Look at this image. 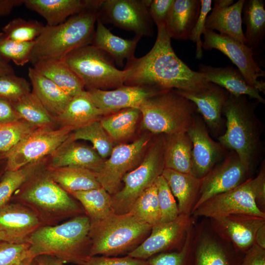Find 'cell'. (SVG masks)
<instances>
[{"label":"cell","mask_w":265,"mask_h":265,"mask_svg":"<svg viewBox=\"0 0 265 265\" xmlns=\"http://www.w3.org/2000/svg\"><path fill=\"white\" fill-rule=\"evenodd\" d=\"M157 28V38L151 50L142 57L127 60L124 85L160 91L190 90L208 82L204 74L192 70L178 57L165 26Z\"/></svg>","instance_id":"6da1fadb"},{"label":"cell","mask_w":265,"mask_h":265,"mask_svg":"<svg viewBox=\"0 0 265 265\" xmlns=\"http://www.w3.org/2000/svg\"><path fill=\"white\" fill-rule=\"evenodd\" d=\"M259 103L255 100L249 101L245 95L230 94L222 111L225 132L217 138L224 148L236 153L251 172L260 160L262 152L263 127L255 113Z\"/></svg>","instance_id":"7a4b0ae2"},{"label":"cell","mask_w":265,"mask_h":265,"mask_svg":"<svg viewBox=\"0 0 265 265\" xmlns=\"http://www.w3.org/2000/svg\"><path fill=\"white\" fill-rule=\"evenodd\" d=\"M90 227V220L85 214L55 225L40 227L27 241L31 258L49 255L64 264L85 265L92 246Z\"/></svg>","instance_id":"3957f363"},{"label":"cell","mask_w":265,"mask_h":265,"mask_svg":"<svg viewBox=\"0 0 265 265\" xmlns=\"http://www.w3.org/2000/svg\"><path fill=\"white\" fill-rule=\"evenodd\" d=\"M101 2L96 0L92 6L58 25L44 26L34 40L30 62L34 65L43 61L61 59L72 51L91 44Z\"/></svg>","instance_id":"277c9868"},{"label":"cell","mask_w":265,"mask_h":265,"mask_svg":"<svg viewBox=\"0 0 265 265\" xmlns=\"http://www.w3.org/2000/svg\"><path fill=\"white\" fill-rule=\"evenodd\" d=\"M13 196L16 202L36 214L42 226L55 225L85 214L80 204L53 181L47 170L36 173Z\"/></svg>","instance_id":"5b68a950"},{"label":"cell","mask_w":265,"mask_h":265,"mask_svg":"<svg viewBox=\"0 0 265 265\" xmlns=\"http://www.w3.org/2000/svg\"><path fill=\"white\" fill-rule=\"evenodd\" d=\"M152 227L129 212L121 214L113 212L100 220L90 223V256L128 255L148 237Z\"/></svg>","instance_id":"8992f818"},{"label":"cell","mask_w":265,"mask_h":265,"mask_svg":"<svg viewBox=\"0 0 265 265\" xmlns=\"http://www.w3.org/2000/svg\"><path fill=\"white\" fill-rule=\"evenodd\" d=\"M139 109L143 128L156 135L186 132L198 113L192 102L174 89L151 97Z\"/></svg>","instance_id":"52a82bcc"},{"label":"cell","mask_w":265,"mask_h":265,"mask_svg":"<svg viewBox=\"0 0 265 265\" xmlns=\"http://www.w3.org/2000/svg\"><path fill=\"white\" fill-rule=\"evenodd\" d=\"M108 55L88 44L72 51L62 59L88 90H108L124 85L126 72L118 69Z\"/></svg>","instance_id":"ba28073f"},{"label":"cell","mask_w":265,"mask_h":265,"mask_svg":"<svg viewBox=\"0 0 265 265\" xmlns=\"http://www.w3.org/2000/svg\"><path fill=\"white\" fill-rule=\"evenodd\" d=\"M149 146L140 163L122 178L123 187L112 196L113 212H128L140 194L152 185L165 168L163 134H159Z\"/></svg>","instance_id":"9c48e42d"},{"label":"cell","mask_w":265,"mask_h":265,"mask_svg":"<svg viewBox=\"0 0 265 265\" xmlns=\"http://www.w3.org/2000/svg\"><path fill=\"white\" fill-rule=\"evenodd\" d=\"M72 132L66 127L36 130L6 153V171L18 170L51 155L65 142Z\"/></svg>","instance_id":"30bf717a"},{"label":"cell","mask_w":265,"mask_h":265,"mask_svg":"<svg viewBox=\"0 0 265 265\" xmlns=\"http://www.w3.org/2000/svg\"><path fill=\"white\" fill-rule=\"evenodd\" d=\"M152 0H101L98 9L102 23L112 24L136 36L152 37L153 22L149 12Z\"/></svg>","instance_id":"8fae6325"},{"label":"cell","mask_w":265,"mask_h":265,"mask_svg":"<svg viewBox=\"0 0 265 265\" xmlns=\"http://www.w3.org/2000/svg\"><path fill=\"white\" fill-rule=\"evenodd\" d=\"M150 139V136L143 135L131 143L119 144L113 147L101 170L96 173L101 186L111 195L121 189L124 176L141 161Z\"/></svg>","instance_id":"7c38bea8"},{"label":"cell","mask_w":265,"mask_h":265,"mask_svg":"<svg viewBox=\"0 0 265 265\" xmlns=\"http://www.w3.org/2000/svg\"><path fill=\"white\" fill-rule=\"evenodd\" d=\"M245 214L265 218L257 206L253 192L252 178L228 191L214 195L203 203L191 214L211 219L231 214Z\"/></svg>","instance_id":"4fadbf2b"},{"label":"cell","mask_w":265,"mask_h":265,"mask_svg":"<svg viewBox=\"0 0 265 265\" xmlns=\"http://www.w3.org/2000/svg\"><path fill=\"white\" fill-rule=\"evenodd\" d=\"M202 49L217 50L227 56L237 66L247 83L260 92L265 93V83L258 79L265 77V72L254 59L252 51L244 44L228 36L206 29Z\"/></svg>","instance_id":"5bb4252c"},{"label":"cell","mask_w":265,"mask_h":265,"mask_svg":"<svg viewBox=\"0 0 265 265\" xmlns=\"http://www.w3.org/2000/svg\"><path fill=\"white\" fill-rule=\"evenodd\" d=\"M190 215L180 214L174 220L152 226L148 237L127 255L147 260L157 254L180 249L192 226Z\"/></svg>","instance_id":"9a60e30c"},{"label":"cell","mask_w":265,"mask_h":265,"mask_svg":"<svg viewBox=\"0 0 265 265\" xmlns=\"http://www.w3.org/2000/svg\"><path fill=\"white\" fill-rule=\"evenodd\" d=\"M251 173L236 153L231 151L202 178L192 212L210 198L239 186L249 179Z\"/></svg>","instance_id":"2e32d148"},{"label":"cell","mask_w":265,"mask_h":265,"mask_svg":"<svg viewBox=\"0 0 265 265\" xmlns=\"http://www.w3.org/2000/svg\"><path fill=\"white\" fill-rule=\"evenodd\" d=\"M174 90L195 105L210 134L218 138L224 132L222 111L230 94L226 90L210 82L193 90Z\"/></svg>","instance_id":"e0dca14e"},{"label":"cell","mask_w":265,"mask_h":265,"mask_svg":"<svg viewBox=\"0 0 265 265\" xmlns=\"http://www.w3.org/2000/svg\"><path fill=\"white\" fill-rule=\"evenodd\" d=\"M197 113L186 132L192 146L191 174L202 179L225 157L226 148L212 138L202 117Z\"/></svg>","instance_id":"ac0fdd59"},{"label":"cell","mask_w":265,"mask_h":265,"mask_svg":"<svg viewBox=\"0 0 265 265\" xmlns=\"http://www.w3.org/2000/svg\"><path fill=\"white\" fill-rule=\"evenodd\" d=\"M211 219L215 232L244 254L255 243L257 231L265 224V218L245 214H231Z\"/></svg>","instance_id":"d6986e66"},{"label":"cell","mask_w":265,"mask_h":265,"mask_svg":"<svg viewBox=\"0 0 265 265\" xmlns=\"http://www.w3.org/2000/svg\"><path fill=\"white\" fill-rule=\"evenodd\" d=\"M161 91L149 87L126 85L113 90H87L103 116L127 108H139L145 101Z\"/></svg>","instance_id":"ffe728a7"},{"label":"cell","mask_w":265,"mask_h":265,"mask_svg":"<svg viewBox=\"0 0 265 265\" xmlns=\"http://www.w3.org/2000/svg\"><path fill=\"white\" fill-rule=\"evenodd\" d=\"M42 224L36 214L19 203H8L0 208V230L9 242L26 243Z\"/></svg>","instance_id":"44dd1931"},{"label":"cell","mask_w":265,"mask_h":265,"mask_svg":"<svg viewBox=\"0 0 265 265\" xmlns=\"http://www.w3.org/2000/svg\"><path fill=\"white\" fill-rule=\"evenodd\" d=\"M244 0H214L212 12L208 15L206 29L218 31L245 43L242 28V10Z\"/></svg>","instance_id":"7402d4cb"},{"label":"cell","mask_w":265,"mask_h":265,"mask_svg":"<svg viewBox=\"0 0 265 265\" xmlns=\"http://www.w3.org/2000/svg\"><path fill=\"white\" fill-rule=\"evenodd\" d=\"M105 160L93 147L67 139L51 155L48 168L76 167L98 173Z\"/></svg>","instance_id":"603a6c76"},{"label":"cell","mask_w":265,"mask_h":265,"mask_svg":"<svg viewBox=\"0 0 265 265\" xmlns=\"http://www.w3.org/2000/svg\"><path fill=\"white\" fill-rule=\"evenodd\" d=\"M198 72L204 74L209 82L215 84L234 95H245L265 104L260 92L249 85L237 68L231 65L224 67H213L200 64Z\"/></svg>","instance_id":"cb8c5ba5"},{"label":"cell","mask_w":265,"mask_h":265,"mask_svg":"<svg viewBox=\"0 0 265 265\" xmlns=\"http://www.w3.org/2000/svg\"><path fill=\"white\" fill-rule=\"evenodd\" d=\"M96 0H24L28 9L38 13L49 26H54L92 6Z\"/></svg>","instance_id":"d4e9b609"},{"label":"cell","mask_w":265,"mask_h":265,"mask_svg":"<svg viewBox=\"0 0 265 265\" xmlns=\"http://www.w3.org/2000/svg\"><path fill=\"white\" fill-rule=\"evenodd\" d=\"M200 9V0H174L165 24L171 39H189Z\"/></svg>","instance_id":"484cf974"},{"label":"cell","mask_w":265,"mask_h":265,"mask_svg":"<svg viewBox=\"0 0 265 265\" xmlns=\"http://www.w3.org/2000/svg\"><path fill=\"white\" fill-rule=\"evenodd\" d=\"M161 175L178 200L179 214L191 215L199 197L202 178L167 168L164 169Z\"/></svg>","instance_id":"4316f807"},{"label":"cell","mask_w":265,"mask_h":265,"mask_svg":"<svg viewBox=\"0 0 265 265\" xmlns=\"http://www.w3.org/2000/svg\"><path fill=\"white\" fill-rule=\"evenodd\" d=\"M28 76L32 92L49 112L56 118L64 110L73 97L34 67H29Z\"/></svg>","instance_id":"83f0119b"},{"label":"cell","mask_w":265,"mask_h":265,"mask_svg":"<svg viewBox=\"0 0 265 265\" xmlns=\"http://www.w3.org/2000/svg\"><path fill=\"white\" fill-rule=\"evenodd\" d=\"M242 22L246 26L244 44L259 55L265 49V9L263 0H244Z\"/></svg>","instance_id":"f1b7e54d"},{"label":"cell","mask_w":265,"mask_h":265,"mask_svg":"<svg viewBox=\"0 0 265 265\" xmlns=\"http://www.w3.org/2000/svg\"><path fill=\"white\" fill-rule=\"evenodd\" d=\"M140 38L135 35L133 39H125L116 36L98 19L91 44L111 56L118 66H123L125 60L134 57L135 50Z\"/></svg>","instance_id":"f546056e"},{"label":"cell","mask_w":265,"mask_h":265,"mask_svg":"<svg viewBox=\"0 0 265 265\" xmlns=\"http://www.w3.org/2000/svg\"><path fill=\"white\" fill-rule=\"evenodd\" d=\"M102 116L87 91L84 90L73 97L63 112L55 119L60 127H66L73 131L100 120Z\"/></svg>","instance_id":"4dcf8cb0"},{"label":"cell","mask_w":265,"mask_h":265,"mask_svg":"<svg viewBox=\"0 0 265 265\" xmlns=\"http://www.w3.org/2000/svg\"><path fill=\"white\" fill-rule=\"evenodd\" d=\"M163 135L165 168L192 174V146L187 132Z\"/></svg>","instance_id":"1f68e13d"},{"label":"cell","mask_w":265,"mask_h":265,"mask_svg":"<svg viewBox=\"0 0 265 265\" xmlns=\"http://www.w3.org/2000/svg\"><path fill=\"white\" fill-rule=\"evenodd\" d=\"M33 66L39 72L72 97L84 90L80 79L62 59L43 61Z\"/></svg>","instance_id":"d6a6232c"},{"label":"cell","mask_w":265,"mask_h":265,"mask_svg":"<svg viewBox=\"0 0 265 265\" xmlns=\"http://www.w3.org/2000/svg\"><path fill=\"white\" fill-rule=\"evenodd\" d=\"M47 171L52 180L69 194L102 187L96 172L87 169L63 167L48 168Z\"/></svg>","instance_id":"836d02e7"},{"label":"cell","mask_w":265,"mask_h":265,"mask_svg":"<svg viewBox=\"0 0 265 265\" xmlns=\"http://www.w3.org/2000/svg\"><path fill=\"white\" fill-rule=\"evenodd\" d=\"M70 194L80 204L90 223L100 220L113 212L112 196L102 187Z\"/></svg>","instance_id":"e575fe53"},{"label":"cell","mask_w":265,"mask_h":265,"mask_svg":"<svg viewBox=\"0 0 265 265\" xmlns=\"http://www.w3.org/2000/svg\"><path fill=\"white\" fill-rule=\"evenodd\" d=\"M140 116L138 108L131 107L105 115L100 120L112 140L120 141L133 134Z\"/></svg>","instance_id":"d590c367"},{"label":"cell","mask_w":265,"mask_h":265,"mask_svg":"<svg viewBox=\"0 0 265 265\" xmlns=\"http://www.w3.org/2000/svg\"><path fill=\"white\" fill-rule=\"evenodd\" d=\"M11 103L21 119L38 128H54L57 124L55 118L49 112L32 91Z\"/></svg>","instance_id":"8d00e7d4"},{"label":"cell","mask_w":265,"mask_h":265,"mask_svg":"<svg viewBox=\"0 0 265 265\" xmlns=\"http://www.w3.org/2000/svg\"><path fill=\"white\" fill-rule=\"evenodd\" d=\"M67 139L69 141L84 140L91 142L93 148L105 159L110 155L113 148V140L103 128L100 120L77 129Z\"/></svg>","instance_id":"74e56055"},{"label":"cell","mask_w":265,"mask_h":265,"mask_svg":"<svg viewBox=\"0 0 265 265\" xmlns=\"http://www.w3.org/2000/svg\"><path fill=\"white\" fill-rule=\"evenodd\" d=\"M41 168L40 161L18 170L6 171L0 182V208L8 203L15 192Z\"/></svg>","instance_id":"f35d334b"},{"label":"cell","mask_w":265,"mask_h":265,"mask_svg":"<svg viewBox=\"0 0 265 265\" xmlns=\"http://www.w3.org/2000/svg\"><path fill=\"white\" fill-rule=\"evenodd\" d=\"M129 212L138 220L151 226L160 222L161 214L155 183L136 199Z\"/></svg>","instance_id":"ab89813d"},{"label":"cell","mask_w":265,"mask_h":265,"mask_svg":"<svg viewBox=\"0 0 265 265\" xmlns=\"http://www.w3.org/2000/svg\"><path fill=\"white\" fill-rule=\"evenodd\" d=\"M194 265H238L233 263L219 244L208 238H203L194 250Z\"/></svg>","instance_id":"60d3db41"},{"label":"cell","mask_w":265,"mask_h":265,"mask_svg":"<svg viewBox=\"0 0 265 265\" xmlns=\"http://www.w3.org/2000/svg\"><path fill=\"white\" fill-rule=\"evenodd\" d=\"M193 226L187 231L182 248L176 251L161 253L147 260L150 265H194Z\"/></svg>","instance_id":"b9f144b4"},{"label":"cell","mask_w":265,"mask_h":265,"mask_svg":"<svg viewBox=\"0 0 265 265\" xmlns=\"http://www.w3.org/2000/svg\"><path fill=\"white\" fill-rule=\"evenodd\" d=\"M38 129L22 119L0 124V152L7 153L10 151Z\"/></svg>","instance_id":"7bdbcfd3"},{"label":"cell","mask_w":265,"mask_h":265,"mask_svg":"<svg viewBox=\"0 0 265 265\" xmlns=\"http://www.w3.org/2000/svg\"><path fill=\"white\" fill-rule=\"evenodd\" d=\"M44 26L36 20H26L21 18L13 19L2 29L9 39L18 42L34 41L42 32Z\"/></svg>","instance_id":"ee69618b"},{"label":"cell","mask_w":265,"mask_h":265,"mask_svg":"<svg viewBox=\"0 0 265 265\" xmlns=\"http://www.w3.org/2000/svg\"><path fill=\"white\" fill-rule=\"evenodd\" d=\"M34 45V41L18 42L0 33V56L8 62L12 61L17 65L24 66L30 61Z\"/></svg>","instance_id":"f6af8a7d"},{"label":"cell","mask_w":265,"mask_h":265,"mask_svg":"<svg viewBox=\"0 0 265 265\" xmlns=\"http://www.w3.org/2000/svg\"><path fill=\"white\" fill-rule=\"evenodd\" d=\"M161 214L160 222L175 219L179 215L178 205L166 180L161 175L155 181Z\"/></svg>","instance_id":"bcb514c9"},{"label":"cell","mask_w":265,"mask_h":265,"mask_svg":"<svg viewBox=\"0 0 265 265\" xmlns=\"http://www.w3.org/2000/svg\"><path fill=\"white\" fill-rule=\"evenodd\" d=\"M31 92L30 84L14 74L0 77V98L16 102Z\"/></svg>","instance_id":"7dc6e473"},{"label":"cell","mask_w":265,"mask_h":265,"mask_svg":"<svg viewBox=\"0 0 265 265\" xmlns=\"http://www.w3.org/2000/svg\"><path fill=\"white\" fill-rule=\"evenodd\" d=\"M29 248L30 244L28 242H0V265H13L31 258Z\"/></svg>","instance_id":"c3c4849f"},{"label":"cell","mask_w":265,"mask_h":265,"mask_svg":"<svg viewBox=\"0 0 265 265\" xmlns=\"http://www.w3.org/2000/svg\"><path fill=\"white\" fill-rule=\"evenodd\" d=\"M201 9L196 23L191 31L189 40L196 43V58L201 59L203 56V41L201 35L204 33L206 27L207 17L212 10V0H200Z\"/></svg>","instance_id":"681fc988"},{"label":"cell","mask_w":265,"mask_h":265,"mask_svg":"<svg viewBox=\"0 0 265 265\" xmlns=\"http://www.w3.org/2000/svg\"><path fill=\"white\" fill-rule=\"evenodd\" d=\"M85 265H150L147 260L128 255L123 257L94 256L90 257Z\"/></svg>","instance_id":"f907efd6"},{"label":"cell","mask_w":265,"mask_h":265,"mask_svg":"<svg viewBox=\"0 0 265 265\" xmlns=\"http://www.w3.org/2000/svg\"><path fill=\"white\" fill-rule=\"evenodd\" d=\"M174 0H152L149 6L150 17L157 26L164 25Z\"/></svg>","instance_id":"816d5d0a"},{"label":"cell","mask_w":265,"mask_h":265,"mask_svg":"<svg viewBox=\"0 0 265 265\" xmlns=\"http://www.w3.org/2000/svg\"><path fill=\"white\" fill-rule=\"evenodd\" d=\"M253 192L255 201L261 211L265 212V162L261 165V168L258 175L252 178Z\"/></svg>","instance_id":"f5cc1de1"},{"label":"cell","mask_w":265,"mask_h":265,"mask_svg":"<svg viewBox=\"0 0 265 265\" xmlns=\"http://www.w3.org/2000/svg\"><path fill=\"white\" fill-rule=\"evenodd\" d=\"M238 265H265V249L255 243L244 254Z\"/></svg>","instance_id":"db71d44e"},{"label":"cell","mask_w":265,"mask_h":265,"mask_svg":"<svg viewBox=\"0 0 265 265\" xmlns=\"http://www.w3.org/2000/svg\"><path fill=\"white\" fill-rule=\"evenodd\" d=\"M21 120L10 102L0 98V124H6Z\"/></svg>","instance_id":"11a10c76"},{"label":"cell","mask_w":265,"mask_h":265,"mask_svg":"<svg viewBox=\"0 0 265 265\" xmlns=\"http://www.w3.org/2000/svg\"><path fill=\"white\" fill-rule=\"evenodd\" d=\"M24 3V0H0V17L7 15L16 6Z\"/></svg>","instance_id":"9f6ffc18"},{"label":"cell","mask_w":265,"mask_h":265,"mask_svg":"<svg viewBox=\"0 0 265 265\" xmlns=\"http://www.w3.org/2000/svg\"><path fill=\"white\" fill-rule=\"evenodd\" d=\"M36 265H64L60 259L49 255H42L34 259Z\"/></svg>","instance_id":"6f0895ef"},{"label":"cell","mask_w":265,"mask_h":265,"mask_svg":"<svg viewBox=\"0 0 265 265\" xmlns=\"http://www.w3.org/2000/svg\"><path fill=\"white\" fill-rule=\"evenodd\" d=\"M14 70L8 62L0 56V77L14 74Z\"/></svg>","instance_id":"680465c9"},{"label":"cell","mask_w":265,"mask_h":265,"mask_svg":"<svg viewBox=\"0 0 265 265\" xmlns=\"http://www.w3.org/2000/svg\"><path fill=\"white\" fill-rule=\"evenodd\" d=\"M255 243L263 249H265V224L257 231L255 237Z\"/></svg>","instance_id":"91938a15"},{"label":"cell","mask_w":265,"mask_h":265,"mask_svg":"<svg viewBox=\"0 0 265 265\" xmlns=\"http://www.w3.org/2000/svg\"><path fill=\"white\" fill-rule=\"evenodd\" d=\"M33 260L34 259L31 258H28L18 264L13 265H30Z\"/></svg>","instance_id":"94428289"},{"label":"cell","mask_w":265,"mask_h":265,"mask_svg":"<svg viewBox=\"0 0 265 265\" xmlns=\"http://www.w3.org/2000/svg\"><path fill=\"white\" fill-rule=\"evenodd\" d=\"M2 241L9 242L6 235L0 230V242Z\"/></svg>","instance_id":"6125c7cd"},{"label":"cell","mask_w":265,"mask_h":265,"mask_svg":"<svg viewBox=\"0 0 265 265\" xmlns=\"http://www.w3.org/2000/svg\"><path fill=\"white\" fill-rule=\"evenodd\" d=\"M30 265H36L34 260L32 262V263H31Z\"/></svg>","instance_id":"be15d7a7"}]
</instances>
